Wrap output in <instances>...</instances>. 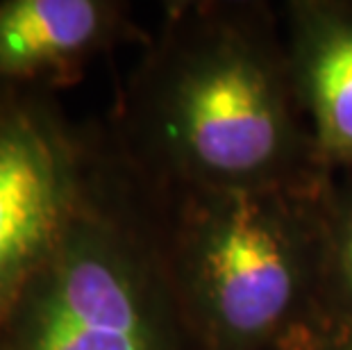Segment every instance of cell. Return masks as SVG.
<instances>
[{"instance_id": "cell-1", "label": "cell", "mask_w": 352, "mask_h": 350, "mask_svg": "<svg viewBox=\"0 0 352 350\" xmlns=\"http://www.w3.org/2000/svg\"><path fill=\"white\" fill-rule=\"evenodd\" d=\"M104 128L162 189L309 187L325 180L266 3H173L144 41Z\"/></svg>"}, {"instance_id": "cell-2", "label": "cell", "mask_w": 352, "mask_h": 350, "mask_svg": "<svg viewBox=\"0 0 352 350\" xmlns=\"http://www.w3.org/2000/svg\"><path fill=\"white\" fill-rule=\"evenodd\" d=\"M0 350H207L177 285L160 191L104 123L55 245L0 316Z\"/></svg>"}, {"instance_id": "cell-3", "label": "cell", "mask_w": 352, "mask_h": 350, "mask_svg": "<svg viewBox=\"0 0 352 350\" xmlns=\"http://www.w3.org/2000/svg\"><path fill=\"white\" fill-rule=\"evenodd\" d=\"M325 182L268 189L155 184L179 292L207 350H282L311 323Z\"/></svg>"}, {"instance_id": "cell-4", "label": "cell", "mask_w": 352, "mask_h": 350, "mask_svg": "<svg viewBox=\"0 0 352 350\" xmlns=\"http://www.w3.org/2000/svg\"><path fill=\"white\" fill-rule=\"evenodd\" d=\"M80 157L82 125L52 96L0 98V316L62 232Z\"/></svg>"}, {"instance_id": "cell-5", "label": "cell", "mask_w": 352, "mask_h": 350, "mask_svg": "<svg viewBox=\"0 0 352 350\" xmlns=\"http://www.w3.org/2000/svg\"><path fill=\"white\" fill-rule=\"evenodd\" d=\"M146 41L116 0H0V98L52 96L125 41Z\"/></svg>"}, {"instance_id": "cell-6", "label": "cell", "mask_w": 352, "mask_h": 350, "mask_svg": "<svg viewBox=\"0 0 352 350\" xmlns=\"http://www.w3.org/2000/svg\"><path fill=\"white\" fill-rule=\"evenodd\" d=\"M291 76L325 175L352 173V3L294 0L280 10Z\"/></svg>"}, {"instance_id": "cell-7", "label": "cell", "mask_w": 352, "mask_h": 350, "mask_svg": "<svg viewBox=\"0 0 352 350\" xmlns=\"http://www.w3.org/2000/svg\"><path fill=\"white\" fill-rule=\"evenodd\" d=\"M311 323L352 332V173L327 177L320 193L318 287Z\"/></svg>"}, {"instance_id": "cell-8", "label": "cell", "mask_w": 352, "mask_h": 350, "mask_svg": "<svg viewBox=\"0 0 352 350\" xmlns=\"http://www.w3.org/2000/svg\"><path fill=\"white\" fill-rule=\"evenodd\" d=\"M282 350H352V332L309 323L300 327Z\"/></svg>"}]
</instances>
